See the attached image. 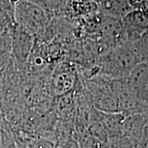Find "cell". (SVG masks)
<instances>
[{
	"instance_id": "obj_1",
	"label": "cell",
	"mask_w": 148,
	"mask_h": 148,
	"mask_svg": "<svg viewBox=\"0 0 148 148\" xmlns=\"http://www.w3.org/2000/svg\"><path fill=\"white\" fill-rule=\"evenodd\" d=\"M140 64L131 42L111 48L97 59V71L103 77L113 80L125 79Z\"/></svg>"
},
{
	"instance_id": "obj_3",
	"label": "cell",
	"mask_w": 148,
	"mask_h": 148,
	"mask_svg": "<svg viewBox=\"0 0 148 148\" xmlns=\"http://www.w3.org/2000/svg\"><path fill=\"white\" fill-rule=\"evenodd\" d=\"M101 16L100 29L97 36L103 53L111 48L127 43L128 41L121 20Z\"/></svg>"
},
{
	"instance_id": "obj_4",
	"label": "cell",
	"mask_w": 148,
	"mask_h": 148,
	"mask_svg": "<svg viewBox=\"0 0 148 148\" xmlns=\"http://www.w3.org/2000/svg\"><path fill=\"white\" fill-rule=\"evenodd\" d=\"M121 21L128 42L136 41L148 31V18L141 10H131Z\"/></svg>"
},
{
	"instance_id": "obj_5",
	"label": "cell",
	"mask_w": 148,
	"mask_h": 148,
	"mask_svg": "<svg viewBox=\"0 0 148 148\" xmlns=\"http://www.w3.org/2000/svg\"><path fill=\"white\" fill-rule=\"evenodd\" d=\"M98 12L102 16L121 20L133 9L128 0H100Z\"/></svg>"
},
{
	"instance_id": "obj_9",
	"label": "cell",
	"mask_w": 148,
	"mask_h": 148,
	"mask_svg": "<svg viewBox=\"0 0 148 148\" xmlns=\"http://www.w3.org/2000/svg\"><path fill=\"white\" fill-rule=\"evenodd\" d=\"M131 44L140 63L148 64V31Z\"/></svg>"
},
{
	"instance_id": "obj_7",
	"label": "cell",
	"mask_w": 148,
	"mask_h": 148,
	"mask_svg": "<svg viewBox=\"0 0 148 148\" xmlns=\"http://www.w3.org/2000/svg\"><path fill=\"white\" fill-rule=\"evenodd\" d=\"M71 9L74 14L86 17L98 13V3L94 0H73Z\"/></svg>"
},
{
	"instance_id": "obj_6",
	"label": "cell",
	"mask_w": 148,
	"mask_h": 148,
	"mask_svg": "<svg viewBox=\"0 0 148 148\" xmlns=\"http://www.w3.org/2000/svg\"><path fill=\"white\" fill-rule=\"evenodd\" d=\"M32 47V35L21 29L16 35L15 49L21 60L27 59Z\"/></svg>"
},
{
	"instance_id": "obj_8",
	"label": "cell",
	"mask_w": 148,
	"mask_h": 148,
	"mask_svg": "<svg viewBox=\"0 0 148 148\" xmlns=\"http://www.w3.org/2000/svg\"><path fill=\"white\" fill-rule=\"evenodd\" d=\"M75 75L69 70L60 72L55 77L53 80L54 88L59 93H63L69 91L75 84Z\"/></svg>"
},
{
	"instance_id": "obj_10",
	"label": "cell",
	"mask_w": 148,
	"mask_h": 148,
	"mask_svg": "<svg viewBox=\"0 0 148 148\" xmlns=\"http://www.w3.org/2000/svg\"><path fill=\"white\" fill-rule=\"evenodd\" d=\"M47 12H55L62 8L66 0H27Z\"/></svg>"
},
{
	"instance_id": "obj_2",
	"label": "cell",
	"mask_w": 148,
	"mask_h": 148,
	"mask_svg": "<svg viewBox=\"0 0 148 148\" xmlns=\"http://www.w3.org/2000/svg\"><path fill=\"white\" fill-rule=\"evenodd\" d=\"M15 14L21 29L32 35L42 30L48 21L45 11L27 0H19L16 3Z\"/></svg>"
}]
</instances>
